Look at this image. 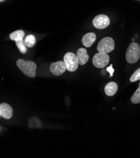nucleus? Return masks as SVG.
<instances>
[{
	"instance_id": "obj_13",
	"label": "nucleus",
	"mask_w": 140,
	"mask_h": 158,
	"mask_svg": "<svg viewBox=\"0 0 140 158\" xmlns=\"http://www.w3.org/2000/svg\"><path fill=\"white\" fill-rule=\"evenodd\" d=\"M24 42L27 47L31 48V47H33L35 45L36 38L34 35H28L25 38Z\"/></svg>"
},
{
	"instance_id": "obj_4",
	"label": "nucleus",
	"mask_w": 140,
	"mask_h": 158,
	"mask_svg": "<svg viewBox=\"0 0 140 158\" xmlns=\"http://www.w3.org/2000/svg\"><path fill=\"white\" fill-rule=\"evenodd\" d=\"M64 61L67 67V70L69 72H74L79 66V62L76 55L72 52H67L64 57Z\"/></svg>"
},
{
	"instance_id": "obj_5",
	"label": "nucleus",
	"mask_w": 140,
	"mask_h": 158,
	"mask_svg": "<svg viewBox=\"0 0 140 158\" xmlns=\"http://www.w3.org/2000/svg\"><path fill=\"white\" fill-rule=\"evenodd\" d=\"M110 56L107 54L98 52L92 58V64L97 68H104L110 62Z\"/></svg>"
},
{
	"instance_id": "obj_10",
	"label": "nucleus",
	"mask_w": 140,
	"mask_h": 158,
	"mask_svg": "<svg viewBox=\"0 0 140 158\" xmlns=\"http://www.w3.org/2000/svg\"><path fill=\"white\" fill-rule=\"evenodd\" d=\"M76 56L78 60L79 64L81 66L86 64L89 60V56L86 49L84 48H80L77 50Z\"/></svg>"
},
{
	"instance_id": "obj_8",
	"label": "nucleus",
	"mask_w": 140,
	"mask_h": 158,
	"mask_svg": "<svg viewBox=\"0 0 140 158\" xmlns=\"http://www.w3.org/2000/svg\"><path fill=\"white\" fill-rule=\"evenodd\" d=\"M13 108L7 103H3L0 105V116L5 119L9 120L13 116Z\"/></svg>"
},
{
	"instance_id": "obj_12",
	"label": "nucleus",
	"mask_w": 140,
	"mask_h": 158,
	"mask_svg": "<svg viewBox=\"0 0 140 158\" xmlns=\"http://www.w3.org/2000/svg\"><path fill=\"white\" fill-rule=\"evenodd\" d=\"M9 37L11 40H13L15 42L23 40L25 37V32L24 31L22 30H18L11 33Z\"/></svg>"
},
{
	"instance_id": "obj_2",
	"label": "nucleus",
	"mask_w": 140,
	"mask_h": 158,
	"mask_svg": "<svg viewBox=\"0 0 140 158\" xmlns=\"http://www.w3.org/2000/svg\"><path fill=\"white\" fill-rule=\"evenodd\" d=\"M140 57V47L136 42H132L128 46L126 53V60L130 64H134Z\"/></svg>"
},
{
	"instance_id": "obj_6",
	"label": "nucleus",
	"mask_w": 140,
	"mask_h": 158,
	"mask_svg": "<svg viewBox=\"0 0 140 158\" xmlns=\"http://www.w3.org/2000/svg\"><path fill=\"white\" fill-rule=\"evenodd\" d=\"M92 24L98 29H104L110 24V20L105 15H99L93 19Z\"/></svg>"
},
{
	"instance_id": "obj_17",
	"label": "nucleus",
	"mask_w": 140,
	"mask_h": 158,
	"mask_svg": "<svg viewBox=\"0 0 140 158\" xmlns=\"http://www.w3.org/2000/svg\"><path fill=\"white\" fill-rule=\"evenodd\" d=\"M107 72L110 74V77H112L113 75V73L114 72V69L113 68V64H111L110 67H108L107 68Z\"/></svg>"
},
{
	"instance_id": "obj_3",
	"label": "nucleus",
	"mask_w": 140,
	"mask_h": 158,
	"mask_svg": "<svg viewBox=\"0 0 140 158\" xmlns=\"http://www.w3.org/2000/svg\"><path fill=\"white\" fill-rule=\"evenodd\" d=\"M115 48L114 40L110 37H106L101 39L98 43L97 49L99 52L107 54L112 52Z\"/></svg>"
},
{
	"instance_id": "obj_18",
	"label": "nucleus",
	"mask_w": 140,
	"mask_h": 158,
	"mask_svg": "<svg viewBox=\"0 0 140 158\" xmlns=\"http://www.w3.org/2000/svg\"><path fill=\"white\" fill-rule=\"evenodd\" d=\"M4 1H5V0H0V2H3Z\"/></svg>"
},
{
	"instance_id": "obj_19",
	"label": "nucleus",
	"mask_w": 140,
	"mask_h": 158,
	"mask_svg": "<svg viewBox=\"0 0 140 158\" xmlns=\"http://www.w3.org/2000/svg\"><path fill=\"white\" fill-rule=\"evenodd\" d=\"M132 40H133V41H134V38H133V39H132Z\"/></svg>"
},
{
	"instance_id": "obj_14",
	"label": "nucleus",
	"mask_w": 140,
	"mask_h": 158,
	"mask_svg": "<svg viewBox=\"0 0 140 158\" xmlns=\"http://www.w3.org/2000/svg\"><path fill=\"white\" fill-rule=\"evenodd\" d=\"M131 102L134 104L140 103V86H139V88L132 95Z\"/></svg>"
},
{
	"instance_id": "obj_9",
	"label": "nucleus",
	"mask_w": 140,
	"mask_h": 158,
	"mask_svg": "<svg viewBox=\"0 0 140 158\" xmlns=\"http://www.w3.org/2000/svg\"><path fill=\"white\" fill-rule=\"evenodd\" d=\"M96 35L94 32H89L85 34L82 38V44L86 47H90L95 42Z\"/></svg>"
},
{
	"instance_id": "obj_16",
	"label": "nucleus",
	"mask_w": 140,
	"mask_h": 158,
	"mask_svg": "<svg viewBox=\"0 0 140 158\" xmlns=\"http://www.w3.org/2000/svg\"><path fill=\"white\" fill-rule=\"evenodd\" d=\"M140 80V68L134 71L130 77V81L133 83Z\"/></svg>"
},
{
	"instance_id": "obj_1",
	"label": "nucleus",
	"mask_w": 140,
	"mask_h": 158,
	"mask_svg": "<svg viewBox=\"0 0 140 158\" xmlns=\"http://www.w3.org/2000/svg\"><path fill=\"white\" fill-rule=\"evenodd\" d=\"M17 66L26 76L30 77H35L37 65L34 62L20 59L17 61Z\"/></svg>"
},
{
	"instance_id": "obj_7",
	"label": "nucleus",
	"mask_w": 140,
	"mask_h": 158,
	"mask_svg": "<svg viewBox=\"0 0 140 158\" xmlns=\"http://www.w3.org/2000/svg\"><path fill=\"white\" fill-rule=\"evenodd\" d=\"M67 69L66 65L65 64L64 61H57L56 62H53L50 64V72L55 75V76H60Z\"/></svg>"
},
{
	"instance_id": "obj_21",
	"label": "nucleus",
	"mask_w": 140,
	"mask_h": 158,
	"mask_svg": "<svg viewBox=\"0 0 140 158\" xmlns=\"http://www.w3.org/2000/svg\"><path fill=\"white\" fill-rule=\"evenodd\" d=\"M138 1H140V0H138Z\"/></svg>"
},
{
	"instance_id": "obj_15",
	"label": "nucleus",
	"mask_w": 140,
	"mask_h": 158,
	"mask_svg": "<svg viewBox=\"0 0 140 158\" xmlns=\"http://www.w3.org/2000/svg\"><path fill=\"white\" fill-rule=\"evenodd\" d=\"M16 42V45L18 47V49L19 50V51L22 53V54H25L27 51V47L25 44L24 40H20V41H17L15 42Z\"/></svg>"
},
{
	"instance_id": "obj_20",
	"label": "nucleus",
	"mask_w": 140,
	"mask_h": 158,
	"mask_svg": "<svg viewBox=\"0 0 140 158\" xmlns=\"http://www.w3.org/2000/svg\"><path fill=\"white\" fill-rule=\"evenodd\" d=\"M139 86H140V83H139Z\"/></svg>"
},
{
	"instance_id": "obj_11",
	"label": "nucleus",
	"mask_w": 140,
	"mask_h": 158,
	"mask_svg": "<svg viewBox=\"0 0 140 158\" xmlns=\"http://www.w3.org/2000/svg\"><path fill=\"white\" fill-rule=\"evenodd\" d=\"M118 89V86L115 82L108 83L104 88L105 93L108 97L114 96L116 93Z\"/></svg>"
}]
</instances>
